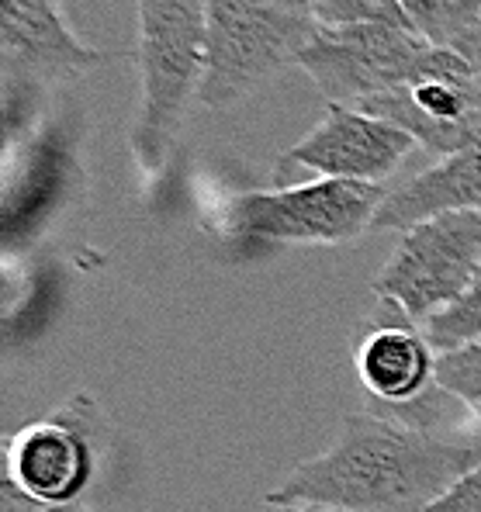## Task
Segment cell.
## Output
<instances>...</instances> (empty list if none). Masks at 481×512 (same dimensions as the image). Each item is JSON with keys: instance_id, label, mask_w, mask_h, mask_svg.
Returning <instances> with one entry per match:
<instances>
[{"instance_id": "d6986e66", "label": "cell", "mask_w": 481, "mask_h": 512, "mask_svg": "<svg viewBox=\"0 0 481 512\" xmlns=\"http://www.w3.org/2000/svg\"><path fill=\"white\" fill-rule=\"evenodd\" d=\"M454 52H457V56L468 59V63L475 66V70H481V21H478L475 28H471L468 35H464L461 42L454 45Z\"/></svg>"}, {"instance_id": "6da1fadb", "label": "cell", "mask_w": 481, "mask_h": 512, "mask_svg": "<svg viewBox=\"0 0 481 512\" xmlns=\"http://www.w3.org/2000/svg\"><path fill=\"white\" fill-rule=\"evenodd\" d=\"M481 464V440H443L385 412H353L322 454L298 464L267 506L340 512H423L461 474Z\"/></svg>"}, {"instance_id": "4fadbf2b", "label": "cell", "mask_w": 481, "mask_h": 512, "mask_svg": "<svg viewBox=\"0 0 481 512\" xmlns=\"http://www.w3.org/2000/svg\"><path fill=\"white\" fill-rule=\"evenodd\" d=\"M405 21L437 49H454L481 21V0H398Z\"/></svg>"}, {"instance_id": "9c48e42d", "label": "cell", "mask_w": 481, "mask_h": 512, "mask_svg": "<svg viewBox=\"0 0 481 512\" xmlns=\"http://www.w3.org/2000/svg\"><path fill=\"white\" fill-rule=\"evenodd\" d=\"M416 146L419 142L388 118L367 115V111L347 108V104H326L319 125L284 153L277 173L288 167H305L333 180L385 184Z\"/></svg>"}, {"instance_id": "e0dca14e", "label": "cell", "mask_w": 481, "mask_h": 512, "mask_svg": "<svg viewBox=\"0 0 481 512\" xmlns=\"http://www.w3.org/2000/svg\"><path fill=\"white\" fill-rule=\"evenodd\" d=\"M0 512H42V502L21 488L11 468V436L0 433Z\"/></svg>"}, {"instance_id": "3957f363", "label": "cell", "mask_w": 481, "mask_h": 512, "mask_svg": "<svg viewBox=\"0 0 481 512\" xmlns=\"http://www.w3.org/2000/svg\"><path fill=\"white\" fill-rule=\"evenodd\" d=\"M208 59L198 101L212 111L236 108L288 66L319 32L308 0H205Z\"/></svg>"}, {"instance_id": "2e32d148", "label": "cell", "mask_w": 481, "mask_h": 512, "mask_svg": "<svg viewBox=\"0 0 481 512\" xmlns=\"http://www.w3.org/2000/svg\"><path fill=\"white\" fill-rule=\"evenodd\" d=\"M319 25L340 28V25H360V21H398L409 25L398 7V0H308Z\"/></svg>"}, {"instance_id": "52a82bcc", "label": "cell", "mask_w": 481, "mask_h": 512, "mask_svg": "<svg viewBox=\"0 0 481 512\" xmlns=\"http://www.w3.org/2000/svg\"><path fill=\"white\" fill-rule=\"evenodd\" d=\"M360 111L388 118L423 149L450 156L481 135V70L454 49L433 45L405 84L364 101Z\"/></svg>"}, {"instance_id": "7c38bea8", "label": "cell", "mask_w": 481, "mask_h": 512, "mask_svg": "<svg viewBox=\"0 0 481 512\" xmlns=\"http://www.w3.org/2000/svg\"><path fill=\"white\" fill-rule=\"evenodd\" d=\"M443 212L481 215V135L388 194L374 218V229L405 232Z\"/></svg>"}, {"instance_id": "7a4b0ae2", "label": "cell", "mask_w": 481, "mask_h": 512, "mask_svg": "<svg viewBox=\"0 0 481 512\" xmlns=\"http://www.w3.org/2000/svg\"><path fill=\"white\" fill-rule=\"evenodd\" d=\"M142 97L129 132L132 160L146 177L167 170L208 59L205 0H135Z\"/></svg>"}, {"instance_id": "8fae6325", "label": "cell", "mask_w": 481, "mask_h": 512, "mask_svg": "<svg viewBox=\"0 0 481 512\" xmlns=\"http://www.w3.org/2000/svg\"><path fill=\"white\" fill-rule=\"evenodd\" d=\"M353 367L374 402L402 412L430 409V391H437V350L416 322L364 329L353 350Z\"/></svg>"}, {"instance_id": "277c9868", "label": "cell", "mask_w": 481, "mask_h": 512, "mask_svg": "<svg viewBox=\"0 0 481 512\" xmlns=\"http://www.w3.org/2000/svg\"><path fill=\"white\" fill-rule=\"evenodd\" d=\"M388 191L381 184L315 177L308 184H277L229 198L219 232L250 250L284 246H343L374 229Z\"/></svg>"}, {"instance_id": "5bb4252c", "label": "cell", "mask_w": 481, "mask_h": 512, "mask_svg": "<svg viewBox=\"0 0 481 512\" xmlns=\"http://www.w3.org/2000/svg\"><path fill=\"white\" fill-rule=\"evenodd\" d=\"M426 340L433 343V350H454L464 343H481V267L475 281L468 284L461 298L454 305L440 308L437 315L423 322Z\"/></svg>"}, {"instance_id": "9a60e30c", "label": "cell", "mask_w": 481, "mask_h": 512, "mask_svg": "<svg viewBox=\"0 0 481 512\" xmlns=\"http://www.w3.org/2000/svg\"><path fill=\"white\" fill-rule=\"evenodd\" d=\"M437 384L447 398H457L481 426V343H464L437 353Z\"/></svg>"}, {"instance_id": "30bf717a", "label": "cell", "mask_w": 481, "mask_h": 512, "mask_svg": "<svg viewBox=\"0 0 481 512\" xmlns=\"http://www.w3.org/2000/svg\"><path fill=\"white\" fill-rule=\"evenodd\" d=\"M104 63L63 21V0H0V66L39 84L77 80Z\"/></svg>"}, {"instance_id": "5b68a950", "label": "cell", "mask_w": 481, "mask_h": 512, "mask_svg": "<svg viewBox=\"0 0 481 512\" xmlns=\"http://www.w3.org/2000/svg\"><path fill=\"white\" fill-rule=\"evenodd\" d=\"M481 267V215L443 212L402 232V243L374 277V295L402 319L423 326L468 291Z\"/></svg>"}, {"instance_id": "ba28073f", "label": "cell", "mask_w": 481, "mask_h": 512, "mask_svg": "<svg viewBox=\"0 0 481 512\" xmlns=\"http://www.w3.org/2000/svg\"><path fill=\"white\" fill-rule=\"evenodd\" d=\"M101 409L80 391L52 416L28 423L11 436V468L28 495L42 506H63L84 495L97 471V436H101Z\"/></svg>"}, {"instance_id": "44dd1931", "label": "cell", "mask_w": 481, "mask_h": 512, "mask_svg": "<svg viewBox=\"0 0 481 512\" xmlns=\"http://www.w3.org/2000/svg\"><path fill=\"white\" fill-rule=\"evenodd\" d=\"M42 512H90V509L80 506V502H63V506H42Z\"/></svg>"}, {"instance_id": "ffe728a7", "label": "cell", "mask_w": 481, "mask_h": 512, "mask_svg": "<svg viewBox=\"0 0 481 512\" xmlns=\"http://www.w3.org/2000/svg\"><path fill=\"white\" fill-rule=\"evenodd\" d=\"M274 512H340V509H322V506H270Z\"/></svg>"}, {"instance_id": "8992f818", "label": "cell", "mask_w": 481, "mask_h": 512, "mask_svg": "<svg viewBox=\"0 0 481 512\" xmlns=\"http://www.w3.org/2000/svg\"><path fill=\"white\" fill-rule=\"evenodd\" d=\"M433 45L398 21L322 25L305 45L298 66L312 77L326 104L360 108L371 97L395 90L419 70Z\"/></svg>"}, {"instance_id": "ac0fdd59", "label": "cell", "mask_w": 481, "mask_h": 512, "mask_svg": "<svg viewBox=\"0 0 481 512\" xmlns=\"http://www.w3.org/2000/svg\"><path fill=\"white\" fill-rule=\"evenodd\" d=\"M423 512H481V464L440 492Z\"/></svg>"}]
</instances>
